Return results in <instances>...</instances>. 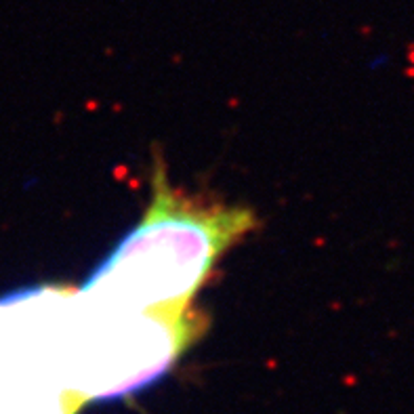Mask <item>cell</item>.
<instances>
[{"label":"cell","instance_id":"7a4b0ae2","mask_svg":"<svg viewBox=\"0 0 414 414\" xmlns=\"http://www.w3.org/2000/svg\"><path fill=\"white\" fill-rule=\"evenodd\" d=\"M204 330L194 311L183 315L114 305L74 290L63 330V391L76 408L114 400L162 377Z\"/></svg>","mask_w":414,"mask_h":414},{"label":"cell","instance_id":"6da1fadb","mask_svg":"<svg viewBox=\"0 0 414 414\" xmlns=\"http://www.w3.org/2000/svg\"><path fill=\"white\" fill-rule=\"evenodd\" d=\"M257 219L244 206H225L171 187L156 166L143 219L93 269L82 290L141 311L183 315L217 261Z\"/></svg>","mask_w":414,"mask_h":414}]
</instances>
